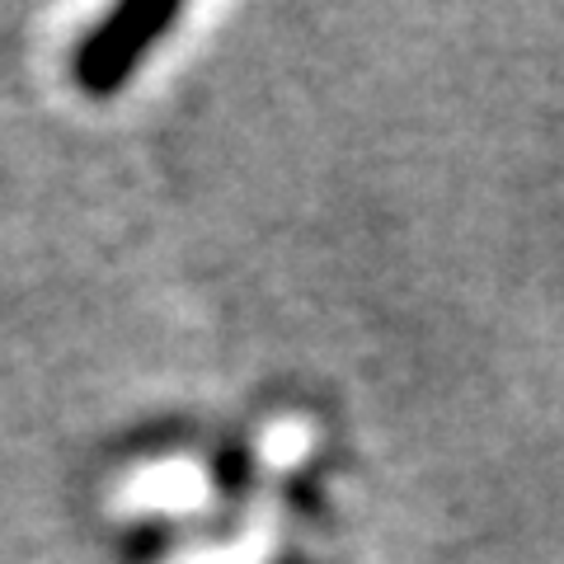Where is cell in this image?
I'll use <instances>...</instances> for the list:
<instances>
[{
	"instance_id": "1",
	"label": "cell",
	"mask_w": 564,
	"mask_h": 564,
	"mask_svg": "<svg viewBox=\"0 0 564 564\" xmlns=\"http://www.w3.org/2000/svg\"><path fill=\"white\" fill-rule=\"evenodd\" d=\"M184 20L180 0H122L85 33V43L70 57V76L90 99H109L132 80L141 57Z\"/></svg>"
}]
</instances>
